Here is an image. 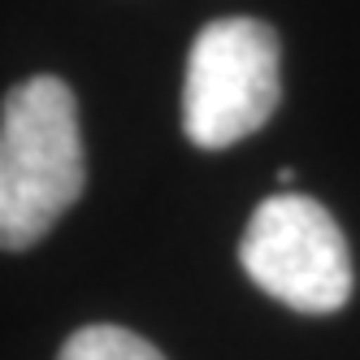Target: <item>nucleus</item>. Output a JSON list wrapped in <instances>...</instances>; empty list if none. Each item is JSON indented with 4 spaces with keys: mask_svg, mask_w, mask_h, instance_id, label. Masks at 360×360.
Returning <instances> with one entry per match:
<instances>
[{
    "mask_svg": "<svg viewBox=\"0 0 360 360\" xmlns=\"http://www.w3.org/2000/svg\"><path fill=\"white\" fill-rule=\"evenodd\" d=\"M57 360H165L148 339L122 326H87L74 330Z\"/></svg>",
    "mask_w": 360,
    "mask_h": 360,
    "instance_id": "20e7f679",
    "label": "nucleus"
},
{
    "mask_svg": "<svg viewBox=\"0 0 360 360\" xmlns=\"http://www.w3.org/2000/svg\"><path fill=\"white\" fill-rule=\"evenodd\" d=\"M87 187L74 91L53 79L18 83L0 109V248L39 243Z\"/></svg>",
    "mask_w": 360,
    "mask_h": 360,
    "instance_id": "f257e3e1",
    "label": "nucleus"
},
{
    "mask_svg": "<svg viewBox=\"0 0 360 360\" xmlns=\"http://www.w3.org/2000/svg\"><path fill=\"white\" fill-rule=\"evenodd\" d=\"M239 265L265 295L295 313H339L356 282L339 221L300 191H278L252 209Z\"/></svg>",
    "mask_w": 360,
    "mask_h": 360,
    "instance_id": "7ed1b4c3",
    "label": "nucleus"
},
{
    "mask_svg": "<svg viewBox=\"0 0 360 360\" xmlns=\"http://www.w3.org/2000/svg\"><path fill=\"white\" fill-rule=\"evenodd\" d=\"M278 35L256 18L209 22L191 53L183 83V131L195 148L217 152L248 139L274 117L282 96Z\"/></svg>",
    "mask_w": 360,
    "mask_h": 360,
    "instance_id": "f03ea898",
    "label": "nucleus"
}]
</instances>
